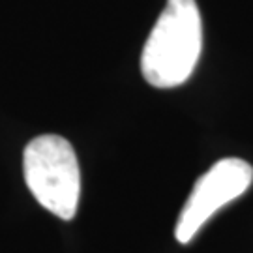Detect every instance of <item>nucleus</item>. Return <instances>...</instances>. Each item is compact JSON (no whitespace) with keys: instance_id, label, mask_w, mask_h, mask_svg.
Here are the masks:
<instances>
[{"instance_id":"1","label":"nucleus","mask_w":253,"mask_h":253,"mask_svg":"<svg viewBox=\"0 0 253 253\" xmlns=\"http://www.w3.org/2000/svg\"><path fill=\"white\" fill-rule=\"evenodd\" d=\"M203 49L195 0H167L141 54V72L156 88H174L191 77Z\"/></svg>"},{"instance_id":"2","label":"nucleus","mask_w":253,"mask_h":253,"mask_svg":"<svg viewBox=\"0 0 253 253\" xmlns=\"http://www.w3.org/2000/svg\"><path fill=\"white\" fill-rule=\"evenodd\" d=\"M28 190L42 207L60 219H72L81 197V171L73 146L60 135L32 139L23 154Z\"/></svg>"},{"instance_id":"3","label":"nucleus","mask_w":253,"mask_h":253,"mask_svg":"<svg viewBox=\"0 0 253 253\" xmlns=\"http://www.w3.org/2000/svg\"><path fill=\"white\" fill-rule=\"evenodd\" d=\"M253 182V167L240 158H225L214 163L190 193L182 208L174 236L180 244H188L205 227L210 217L229 203L238 199Z\"/></svg>"}]
</instances>
